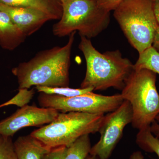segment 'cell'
<instances>
[{
	"label": "cell",
	"instance_id": "cell-8",
	"mask_svg": "<svg viewBox=\"0 0 159 159\" xmlns=\"http://www.w3.org/2000/svg\"><path fill=\"white\" fill-rule=\"evenodd\" d=\"M133 111L130 103L124 100L115 111L104 116L99 131L100 139L91 147L90 154L99 159H108L122 138L125 126L131 123Z\"/></svg>",
	"mask_w": 159,
	"mask_h": 159
},
{
	"label": "cell",
	"instance_id": "cell-10",
	"mask_svg": "<svg viewBox=\"0 0 159 159\" xmlns=\"http://www.w3.org/2000/svg\"><path fill=\"white\" fill-rule=\"evenodd\" d=\"M0 11L9 16L12 22L27 37L36 32L52 18L38 9L14 7L0 3Z\"/></svg>",
	"mask_w": 159,
	"mask_h": 159
},
{
	"label": "cell",
	"instance_id": "cell-20",
	"mask_svg": "<svg viewBox=\"0 0 159 159\" xmlns=\"http://www.w3.org/2000/svg\"><path fill=\"white\" fill-rule=\"evenodd\" d=\"M67 148L64 146L51 148L48 152L44 155L42 159H65Z\"/></svg>",
	"mask_w": 159,
	"mask_h": 159
},
{
	"label": "cell",
	"instance_id": "cell-23",
	"mask_svg": "<svg viewBox=\"0 0 159 159\" xmlns=\"http://www.w3.org/2000/svg\"><path fill=\"white\" fill-rule=\"evenodd\" d=\"M129 159H144V157L141 152L136 151L131 155Z\"/></svg>",
	"mask_w": 159,
	"mask_h": 159
},
{
	"label": "cell",
	"instance_id": "cell-15",
	"mask_svg": "<svg viewBox=\"0 0 159 159\" xmlns=\"http://www.w3.org/2000/svg\"><path fill=\"white\" fill-rule=\"evenodd\" d=\"M136 142L142 150L147 152L155 153L159 158V139L152 133L150 126L139 130Z\"/></svg>",
	"mask_w": 159,
	"mask_h": 159
},
{
	"label": "cell",
	"instance_id": "cell-28",
	"mask_svg": "<svg viewBox=\"0 0 159 159\" xmlns=\"http://www.w3.org/2000/svg\"><path fill=\"white\" fill-rule=\"evenodd\" d=\"M154 2H159V0H153Z\"/></svg>",
	"mask_w": 159,
	"mask_h": 159
},
{
	"label": "cell",
	"instance_id": "cell-5",
	"mask_svg": "<svg viewBox=\"0 0 159 159\" xmlns=\"http://www.w3.org/2000/svg\"><path fill=\"white\" fill-rule=\"evenodd\" d=\"M62 14L52 32L59 37L78 31L89 39L97 36L108 27L110 12L102 9L97 0H70L62 4Z\"/></svg>",
	"mask_w": 159,
	"mask_h": 159
},
{
	"label": "cell",
	"instance_id": "cell-1",
	"mask_svg": "<svg viewBox=\"0 0 159 159\" xmlns=\"http://www.w3.org/2000/svg\"><path fill=\"white\" fill-rule=\"evenodd\" d=\"M76 31L69 35L68 43L38 52L29 61L20 63L11 70L16 77L18 89L32 86L68 87L72 46Z\"/></svg>",
	"mask_w": 159,
	"mask_h": 159
},
{
	"label": "cell",
	"instance_id": "cell-9",
	"mask_svg": "<svg viewBox=\"0 0 159 159\" xmlns=\"http://www.w3.org/2000/svg\"><path fill=\"white\" fill-rule=\"evenodd\" d=\"M59 113L53 108L25 106L0 121V134L12 137L22 129L49 124L55 120Z\"/></svg>",
	"mask_w": 159,
	"mask_h": 159
},
{
	"label": "cell",
	"instance_id": "cell-17",
	"mask_svg": "<svg viewBox=\"0 0 159 159\" xmlns=\"http://www.w3.org/2000/svg\"><path fill=\"white\" fill-rule=\"evenodd\" d=\"M35 89L38 92L48 94H53L66 97H71L89 93L93 92L92 88H87L72 89L68 87H51L38 86Z\"/></svg>",
	"mask_w": 159,
	"mask_h": 159
},
{
	"label": "cell",
	"instance_id": "cell-18",
	"mask_svg": "<svg viewBox=\"0 0 159 159\" xmlns=\"http://www.w3.org/2000/svg\"><path fill=\"white\" fill-rule=\"evenodd\" d=\"M18 93L13 98L5 102L6 106L14 105L23 107L28 105L31 99L33 98L34 94V89H19Z\"/></svg>",
	"mask_w": 159,
	"mask_h": 159
},
{
	"label": "cell",
	"instance_id": "cell-21",
	"mask_svg": "<svg viewBox=\"0 0 159 159\" xmlns=\"http://www.w3.org/2000/svg\"><path fill=\"white\" fill-rule=\"evenodd\" d=\"M125 0H97L99 6L106 11H110L116 9Z\"/></svg>",
	"mask_w": 159,
	"mask_h": 159
},
{
	"label": "cell",
	"instance_id": "cell-6",
	"mask_svg": "<svg viewBox=\"0 0 159 159\" xmlns=\"http://www.w3.org/2000/svg\"><path fill=\"white\" fill-rule=\"evenodd\" d=\"M104 116L79 112L59 113L53 122L30 135L51 148L68 147L80 137L98 132Z\"/></svg>",
	"mask_w": 159,
	"mask_h": 159
},
{
	"label": "cell",
	"instance_id": "cell-14",
	"mask_svg": "<svg viewBox=\"0 0 159 159\" xmlns=\"http://www.w3.org/2000/svg\"><path fill=\"white\" fill-rule=\"evenodd\" d=\"M91 147L89 135L83 136L67 147L65 159H85Z\"/></svg>",
	"mask_w": 159,
	"mask_h": 159
},
{
	"label": "cell",
	"instance_id": "cell-26",
	"mask_svg": "<svg viewBox=\"0 0 159 159\" xmlns=\"http://www.w3.org/2000/svg\"><path fill=\"white\" fill-rule=\"evenodd\" d=\"M70 1V0H60L61 2V4H64V3L66 2H68V1Z\"/></svg>",
	"mask_w": 159,
	"mask_h": 159
},
{
	"label": "cell",
	"instance_id": "cell-2",
	"mask_svg": "<svg viewBox=\"0 0 159 159\" xmlns=\"http://www.w3.org/2000/svg\"><path fill=\"white\" fill-rule=\"evenodd\" d=\"M78 48L86 62V72L80 88L103 90L112 87L122 90L134 70L129 60L122 57L119 50L102 54L94 48L90 39L83 36Z\"/></svg>",
	"mask_w": 159,
	"mask_h": 159
},
{
	"label": "cell",
	"instance_id": "cell-16",
	"mask_svg": "<svg viewBox=\"0 0 159 159\" xmlns=\"http://www.w3.org/2000/svg\"><path fill=\"white\" fill-rule=\"evenodd\" d=\"M134 68L148 69L159 74V53L152 47L148 48L139 54Z\"/></svg>",
	"mask_w": 159,
	"mask_h": 159
},
{
	"label": "cell",
	"instance_id": "cell-12",
	"mask_svg": "<svg viewBox=\"0 0 159 159\" xmlns=\"http://www.w3.org/2000/svg\"><path fill=\"white\" fill-rule=\"evenodd\" d=\"M13 144L17 159H42L51 148L30 134L19 137Z\"/></svg>",
	"mask_w": 159,
	"mask_h": 159
},
{
	"label": "cell",
	"instance_id": "cell-22",
	"mask_svg": "<svg viewBox=\"0 0 159 159\" xmlns=\"http://www.w3.org/2000/svg\"><path fill=\"white\" fill-rule=\"evenodd\" d=\"M152 47L159 53V26L155 34Z\"/></svg>",
	"mask_w": 159,
	"mask_h": 159
},
{
	"label": "cell",
	"instance_id": "cell-3",
	"mask_svg": "<svg viewBox=\"0 0 159 159\" xmlns=\"http://www.w3.org/2000/svg\"><path fill=\"white\" fill-rule=\"evenodd\" d=\"M156 80L157 74L153 71L134 68L122 90L121 96L132 108V125L139 130L150 126L159 115Z\"/></svg>",
	"mask_w": 159,
	"mask_h": 159
},
{
	"label": "cell",
	"instance_id": "cell-11",
	"mask_svg": "<svg viewBox=\"0 0 159 159\" xmlns=\"http://www.w3.org/2000/svg\"><path fill=\"white\" fill-rule=\"evenodd\" d=\"M27 36L5 12L0 11V47L12 51L25 42Z\"/></svg>",
	"mask_w": 159,
	"mask_h": 159
},
{
	"label": "cell",
	"instance_id": "cell-13",
	"mask_svg": "<svg viewBox=\"0 0 159 159\" xmlns=\"http://www.w3.org/2000/svg\"><path fill=\"white\" fill-rule=\"evenodd\" d=\"M0 3L38 9L49 15L53 20H59L62 14V4L60 0H0Z\"/></svg>",
	"mask_w": 159,
	"mask_h": 159
},
{
	"label": "cell",
	"instance_id": "cell-25",
	"mask_svg": "<svg viewBox=\"0 0 159 159\" xmlns=\"http://www.w3.org/2000/svg\"><path fill=\"white\" fill-rule=\"evenodd\" d=\"M85 159H99L98 157L96 156L93 155L89 154Z\"/></svg>",
	"mask_w": 159,
	"mask_h": 159
},
{
	"label": "cell",
	"instance_id": "cell-7",
	"mask_svg": "<svg viewBox=\"0 0 159 159\" xmlns=\"http://www.w3.org/2000/svg\"><path fill=\"white\" fill-rule=\"evenodd\" d=\"M124 100L121 94L104 96L93 92L71 97L40 93L38 97L39 104L42 107L54 109L61 112L93 114L111 112L118 108Z\"/></svg>",
	"mask_w": 159,
	"mask_h": 159
},
{
	"label": "cell",
	"instance_id": "cell-27",
	"mask_svg": "<svg viewBox=\"0 0 159 159\" xmlns=\"http://www.w3.org/2000/svg\"><path fill=\"white\" fill-rule=\"evenodd\" d=\"M6 107V104H5V102L2 103V104H0V108H2V107Z\"/></svg>",
	"mask_w": 159,
	"mask_h": 159
},
{
	"label": "cell",
	"instance_id": "cell-4",
	"mask_svg": "<svg viewBox=\"0 0 159 159\" xmlns=\"http://www.w3.org/2000/svg\"><path fill=\"white\" fill-rule=\"evenodd\" d=\"M153 0H125L114 10V16L132 46L139 54L152 46L159 26Z\"/></svg>",
	"mask_w": 159,
	"mask_h": 159
},
{
	"label": "cell",
	"instance_id": "cell-19",
	"mask_svg": "<svg viewBox=\"0 0 159 159\" xmlns=\"http://www.w3.org/2000/svg\"><path fill=\"white\" fill-rule=\"evenodd\" d=\"M0 159H17L11 137L0 134Z\"/></svg>",
	"mask_w": 159,
	"mask_h": 159
},
{
	"label": "cell",
	"instance_id": "cell-24",
	"mask_svg": "<svg viewBox=\"0 0 159 159\" xmlns=\"http://www.w3.org/2000/svg\"><path fill=\"white\" fill-rule=\"evenodd\" d=\"M154 9L155 14L156 16L157 20L159 25V2H154Z\"/></svg>",
	"mask_w": 159,
	"mask_h": 159
}]
</instances>
